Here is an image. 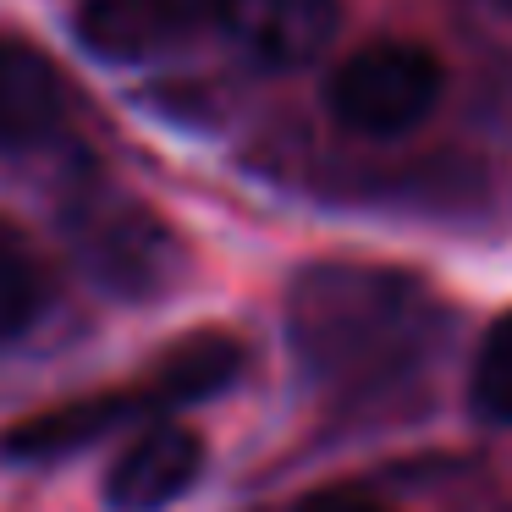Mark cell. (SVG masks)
Instances as JSON below:
<instances>
[{"mask_svg": "<svg viewBox=\"0 0 512 512\" xmlns=\"http://www.w3.org/2000/svg\"><path fill=\"white\" fill-rule=\"evenodd\" d=\"M474 6H485V12H496V17H512V0H474Z\"/></svg>", "mask_w": 512, "mask_h": 512, "instance_id": "4fadbf2b", "label": "cell"}, {"mask_svg": "<svg viewBox=\"0 0 512 512\" xmlns=\"http://www.w3.org/2000/svg\"><path fill=\"white\" fill-rule=\"evenodd\" d=\"M72 94L39 45L0 34V155H39L67 133Z\"/></svg>", "mask_w": 512, "mask_h": 512, "instance_id": "5b68a950", "label": "cell"}, {"mask_svg": "<svg viewBox=\"0 0 512 512\" xmlns=\"http://www.w3.org/2000/svg\"><path fill=\"white\" fill-rule=\"evenodd\" d=\"M204 17H215V0H83L78 39L105 61H149L177 50Z\"/></svg>", "mask_w": 512, "mask_h": 512, "instance_id": "52a82bcc", "label": "cell"}, {"mask_svg": "<svg viewBox=\"0 0 512 512\" xmlns=\"http://www.w3.org/2000/svg\"><path fill=\"white\" fill-rule=\"evenodd\" d=\"M160 397V386H144V391H111V397H89V402H67V408H50L39 419L17 424L6 435V457H61V452H78L89 446L94 435L116 430L122 419H138L149 413Z\"/></svg>", "mask_w": 512, "mask_h": 512, "instance_id": "ba28073f", "label": "cell"}, {"mask_svg": "<svg viewBox=\"0 0 512 512\" xmlns=\"http://www.w3.org/2000/svg\"><path fill=\"white\" fill-rule=\"evenodd\" d=\"M441 89L446 72L424 45L375 39L331 72L325 105L353 138H402L441 105Z\"/></svg>", "mask_w": 512, "mask_h": 512, "instance_id": "3957f363", "label": "cell"}, {"mask_svg": "<svg viewBox=\"0 0 512 512\" xmlns=\"http://www.w3.org/2000/svg\"><path fill=\"white\" fill-rule=\"evenodd\" d=\"M45 298H50V281L39 254L28 248L23 232L0 221V347H12L17 336L34 331V320L45 314Z\"/></svg>", "mask_w": 512, "mask_h": 512, "instance_id": "30bf717a", "label": "cell"}, {"mask_svg": "<svg viewBox=\"0 0 512 512\" xmlns=\"http://www.w3.org/2000/svg\"><path fill=\"white\" fill-rule=\"evenodd\" d=\"M221 34L265 72H298L342 28V0H215Z\"/></svg>", "mask_w": 512, "mask_h": 512, "instance_id": "277c9868", "label": "cell"}, {"mask_svg": "<svg viewBox=\"0 0 512 512\" xmlns=\"http://www.w3.org/2000/svg\"><path fill=\"white\" fill-rule=\"evenodd\" d=\"M237 375H243V347L232 336H193L177 353H166L155 386L166 402H204L215 391H226Z\"/></svg>", "mask_w": 512, "mask_h": 512, "instance_id": "9c48e42d", "label": "cell"}, {"mask_svg": "<svg viewBox=\"0 0 512 512\" xmlns=\"http://www.w3.org/2000/svg\"><path fill=\"white\" fill-rule=\"evenodd\" d=\"M287 336L320 391L336 402H380L435 369L452 309L413 270L309 265L287 287Z\"/></svg>", "mask_w": 512, "mask_h": 512, "instance_id": "6da1fadb", "label": "cell"}, {"mask_svg": "<svg viewBox=\"0 0 512 512\" xmlns=\"http://www.w3.org/2000/svg\"><path fill=\"white\" fill-rule=\"evenodd\" d=\"M61 232H67L72 259L89 270L94 287L127 303L166 298L188 265L177 232L127 188H116L111 177L72 182L67 199H61Z\"/></svg>", "mask_w": 512, "mask_h": 512, "instance_id": "7a4b0ae2", "label": "cell"}, {"mask_svg": "<svg viewBox=\"0 0 512 512\" xmlns=\"http://www.w3.org/2000/svg\"><path fill=\"white\" fill-rule=\"evenodd\" d=\"M204 474V441L188 424H149L144 435L116 452L105 474V507L111 512H160L182 501Z\"/></svg>", "mask_w": 512, "mask_h": 512, "instance_id": "8992f818", "label": "cell"}, {"mask_svg": "<svg viewBox=\"0 0 512 512\" xmlns=\"http://www.w3.org/2000/svg\"><path fill=\"white\" fill-rule=\"evenodd\" d=\"M468 408L485 424H512V314L485 331L468 369Z\"/></svg>", "mask_w": 512, "mask_h": 512, "instance_id": "8fae6325", "label": "cell"}, {"mask_svg": "<svg viewBox=\"0 0 512 512\" xmlns=\"http://www.w3.org/2000/svg\"><path fill=\"white\" fill-rule=\"evenodd\" d=\"M292 512H391V507L375 496H358V490H309Z\"/></svg>", "mask_w": 512, "mask_h": 512, "instance_id": "7c38bea8", "label": "cell"}]
</instances>
